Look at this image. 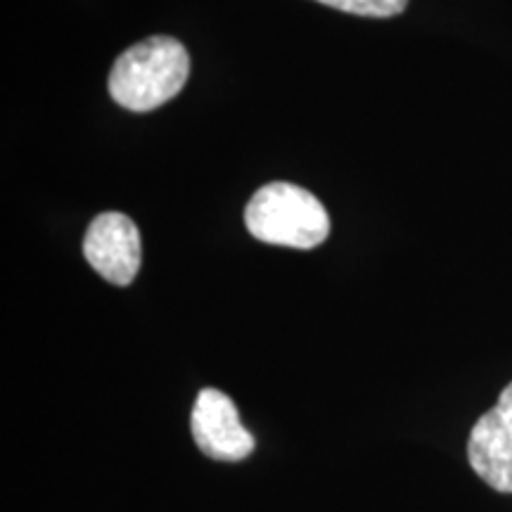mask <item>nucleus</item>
<instances>
[{
    "label": "nucleus",
    "mask_w": 512,
    "mask_h": 512,
    "mask_svg": "<svg viewBox=\"0 0 512 512\" xmlns=\"http://www.w3.org/2000/svg\"><path fill=\"white\" fill-rule=\"evenodd\" d=\"M467 460L491 489L512 494V382L472 427Z\"/></svg>",
    "instance_id": "obj_5"
},
{
    "label": "nucleus",
    "mask_w": 512,
    "mask_h": 512,
    "mask_svg": "<svg viewBox=\"0 0 512 512\" xmlns=\"http://www.w3.org/2000/svg\"><path fill=\"white\" fill-rule=\"evenodd\" d=\"M190 432L204 456L221 463H240L254 451V434L242 425L240 411L221 389L204 387L190 415Z\"/></svg>",
    "instance_id": "obj_4"
},
{
    "label": "nucleus",
    "mask_w": 512,
    "mask_h": 512,
    "mask_svg": "<svg viewBox=\"0 0 512 512\" xmlns=\"http://www.w3.org/2000/svg\"><path fill=\"white\" fill-rule=\"evenodd\" d=\"M316 3L339 12H349V15L375 19L396 17L408 8V0H316Z\"/></svg>",
    "instance_id": "obj_6"
},
{
    "label": "nucleus",
    "mask_w": 512,
    "mask_h": 512,
    "mask_svg": "<svg viewBox=\"0 0 512 512\" xmlns=\"http://www.w3.org/2000/svg\"><path fill=\"white\" fill-rule=\"evenodd\" d=\"M245 226L254 240L266 245L313 249L330 235V216L309 190L287 181L266 183L245 209Z\"/></svg>",
    "instance_id": "obj_2"
},
{
    "label": "nucleus",
    "mask_w": 512,
    "mask_h": 512,
    "mask_svg": "<svg viewBox=\"0 0 512 512\" xmlns=\"http://www.w3.org/2000/svg\"><path fill=\"white\" fill-rule=\"evenodd\" d=\"M83 256L107 283L126 287L143 264V240L131 216L121 211L98 214L83 235Z\"/></svg>",
    "instance_id": "obj_3"
},
{
    "label": "nucleus",
    "mask_w": 512,
    "mask_h": 512,
    "mask_svg": "<svg viewBox=\"0 0 512 512\" xmlns=\"http://www.w3.org/2000/svg\"><path fill=\"white\" fill-rule=\"evenodd\" d=\"M190 76V55L174 36L133 43L112 64L107 88L124 110L152 112L174 100Z\"/></svg>",
    "instance_id": "obj_1"
}]
</instances>
